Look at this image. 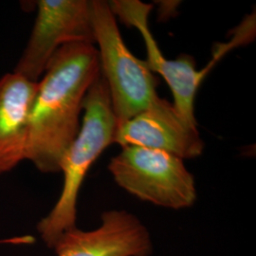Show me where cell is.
I'll list each match as a JSON object with an SVG mask.
<instances>
[{
	"instance_id": "obj_1",
	"label": "cell",
	"mask_w": 256,
	"mask_h": 256,
	"mask_svg": "<svg viewBox=\"0 0 256 256\" xmlns=\"http://www.w3.org/2000/svg\"><path fill=\"white\" fill-rule=\"evenodd\" d=\"M101 72L93 44L61 46L46 66L30 111L27 156L42 173H58L80 129L84 97Z\"/></svg>"
},
{
	"instance_id": "obj_2",
	"label": "cell",
	"mask_w": 256,
	"mask_h": 256,
	"mask_svg": "<svg viewBox=\"0 0 256 256\" xmlns=\"http://www.w3.org/2000/svg\"><path fill=\"white\" fill-rule=\"evenodd\" d=\"M82 124L60 165L64 184L54 209L41 220L37 230L48 248H54L64 232L77 228V200L90 168L102 153L114 144L117 120L110 90L102 75L92 82L82 104Z\"/></svg>"
},
{
	"instance_id": "obj_3",
	"label": "cell",
	"mask_w": 256,
	"mask_h": 256,
	"mask_svg": "<svg viewBox=\"0 0 256 256\" xmlns=\"http://www.w3.org/2000/svg\"><path fill=\"white\" fill-rule=\"evenodd\" d=\"M90 6L101 74L120 126L160 99L158 79L146 62L138 59L128 50L108 2L92 0Z\"/></svg>"
},
{
	"instance_id": "obj_4",
	"label": "cell",
	"mask_w": 256,
	"mask_h": 256,
	"mask_svg": "<svg viewBox=\"0 0 256 256\" xmlns=\"http://www.w3.org/2000/svg\"><path fill=\"white\" fill-rule=\"evenodd\" d=\"M108 170L126 192L156 206L180 210L196 200L194 178L182 158L162 150L122 147Z\"/></svg>"
},
{
	"instance_id": "obj_5",
	"label": "cell",
	"mask_w": 256,
	"mask_h": 256,
	"mask_svg": "<svg viewBox=\"0 0 256 256\" xmlns=\"http://www.w3.org/2000/svg\"><path fill=\"white\" fill-rule=\"evenodd\" d=\"M112 12L128 27H134L140 32L146 46L147 66L154 74H160L169 86L174 106L180 115L192 124H198L194 118V99L206 75L232 48L247 44L246 34L234 30L228 42L216 45L212 58L202 70H198L192 56L180 55L178 59L169 60L162 54L149 27V14L153 5L138 0H114L108 2Z\"/></svg>"
},
{
	"instance_id": "obj_6",
	"label": "cell",
	"mask_w": 256,
	"mask_h": 256,
	"mask_svg": "<svg viewBox=\"0 0 256 256\" xmlns=\"http://www.w3.org/2000/svg\"><path fill=\"white\" fill-rule=\"evenodd\" d=\"M27 46L14 72L39 82L55 52L66 44L95 45L88 0H40Z\"/></svg>"
},
{
	"instance_id": "obj_7",
	"label": "cell",
	"mask_w": 256,
	"mask_h": 256,
	"mask_svg": "<svg viewBox=\"0 0 256 256\" xmlns=\"http://www.w3.org/2000/svg\"><path fill=\"white\" fill-rule=\"evenodd\" d=\"M114 142L162 150L182 160L200 156L204 149L198 124L185 119L173 104L162 98L118 126Z\"/></svg>"
},
{
	"instance_id": "obj_8",
	"label": "cell",
	"mask_w": 256,
	"mask_h": 256,
	"mask_svg": "<svg viewBox=\"0 0 256 256\" xmlns=\"http://www.w3.org/2000/svg\"><path fill=\"white\" fill-rule=\"evenodd\" d=\"M57 256H149L152 241L146 227L124 210L104 212L97 229L64 232L54 248Z\"/></svg>"
},
{
	"instance_id": "obj_9",
	"label": "cell",
	"mask_w": 256,
	"mask_h": 256,
	"mask_svg": "<svg viewBox=\"0 0 256 256\" xmlns=\"http://www.w3.org/2000/svg\"><path fill=\"white\" fill-rule=\"evenodd\" d=\"M37 86L14 72L0 78V174L26 160L28 122Z\"/></svg>"
}]
</instances>
